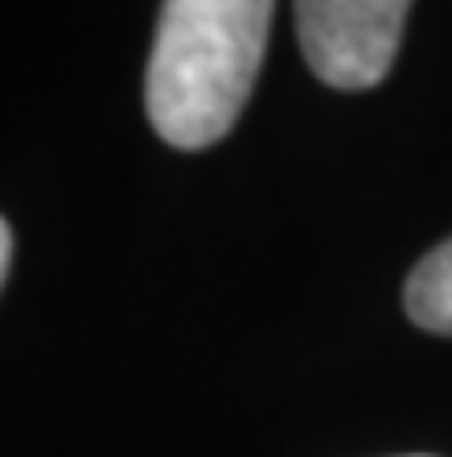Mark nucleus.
I'll return each instance as SVG.
<instances>
[{
	"mask_svg": "<svg viewBox=\"0 0 452 457\" xmlns=\"http://www.w3.org/2000/svg\"><path fill=\"white\" fill-rule=\"evenodd\" d=\"M411 0H296L305 65L328 88L360 93L388 79Z\"/></svg>",
	"mask_w": 452,
	"mask_h": 457,
	"instance_id": "obj_2",
	"label": "nucleus"
},
{
	"mask_svg": "<svg viewBox=\"0 0 452 457\" xmlns=\"http://www.w3.org/2000/svg\"><path fill=\"white\" fill-rule=\"evenodd\" d=\"M273 0H162L144 106L171 148H212L241 120L263 70Z\"/></svg>",
	"mask_w": 452,
	"mask_h": 457,
	"instance_id": "obj_1",
	"label": "nucleus"
},
{
	"mask_svg": "<svg viewBox=\"0 0 452 457\" xmlns=\"http://www.w3.org/2000/svg\"><path fill=\"white\" fill-rule=\"evenodd\" d=\"M402 301H407V314L415 328L452 337V236L411 268Z\"/></svg>",
	"mask_w": 452,
	"mask_h": 457,
	"instance_id": "obj_3",
	"label": "nucleus"
},
{
	"mask_svg": "<svg viewBox=\"0 0 452 457\" xmlns=\"http://www.w3.org/2000/svg\"><path fill=\"white\" fill-rule=\"evenodd\" d=\"M10 263H14V227L0 222V278H10Z\"/></svg>",
	"mask_w": 452,
	"mask_h": 457,
	"instance_id": "obj_4",
	"label": "nucleus"
}]
</instances>
